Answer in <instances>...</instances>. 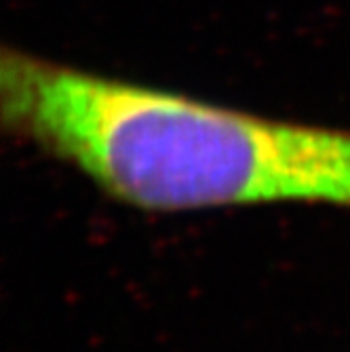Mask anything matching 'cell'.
<instances>
[{
	"instance_id": "obj_1",
	"label": "cell",
	"mask_w": 350,
	"mask_h": 352,
	"mask_svg": "<svg viewBox=\"0 0 350 352\" xmlns=\"http://www.w3.org/2000/svg\"><path fill=\"white\" fill-rule=\"evenodd\" d=\"M7 135L148 213L350 211V129L228 108L5 47Z\"/></svg>"
}]
</instances>
